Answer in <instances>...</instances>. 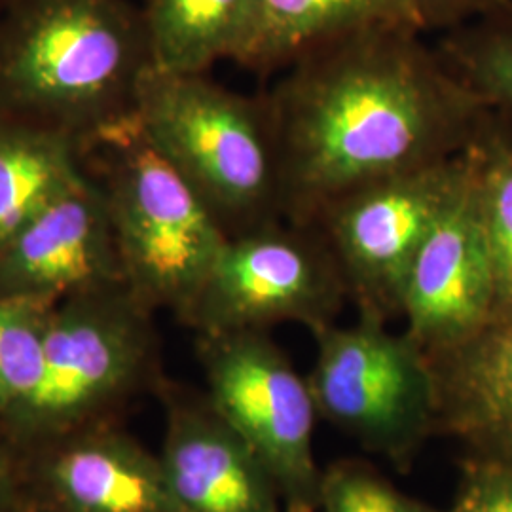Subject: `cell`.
<instances>
[{"instance_id": "1", "label": "cell", "mask_w": 512, "mask_h": 512, "mask_svg": "<svg viewBox=\"0 0 512 512\" xmlns=\"http://www.w3.org/2000/svg\"><path fill=\"white\" fill-rule=\"evenodd\" d=\"M412 27H378L300 55L264 97L281 217L315 226L363 186L458 156L490 107Z\"/></svg>"}, {"instance_id": "2", "label": "cell", "mask_w": 512, "mask_h": 512, "mask_svg": "<svg viewBox=\"0 0 512 512\" xmlns=\"http://www.w3.org/2000/svg\"><path fill=\"white\" fill-rule=\"evenodd\" d=\"M150 69L141 8L128 0H6L0 112L80 147L133 114Z\"/></svg>"}, {"instance_id": "3", "label": "cell", "mask_w": 512, "mask_h": 512, "mask_svg": "<svg viewBox=\"0 0 512 512\" xmlns=\"http://www.w3.org/2000/svg\"><path fill=\"white\" fill-rule=\"evenodd\" d=\"M148 143L200 196L228 238L281 217L274 133L264 97H247L205 74L148 69L135 95Z\"/></svg>"}, {"instance_id": "4", "label": "cell", "mask_w": 512, "mask_h": 512, "mask_svg": "<svg viewBox=\"0 0 512 512\" xmlns=\"http://www.w3.org/2000/svg\"><path fill=\"white\" fill-rule=\"evenodd\" d=\"M105 192L124 283L148 310L179 319L200 293L228 234L165 162L131 114L82 145Z\"/></svg>"}, {"instance_id": "5", "label": "cell", "mask_w": 512, "mask_h": 512, "mask_svg": "<svg viewBox=\"0 0 512 512\" xmlns=\"http://www.w3.org/2000/svg\"><path fill=\"white\" fill-rule=\"evenodd\" d=\"M164 382L154 311L126 283L71 294L52 310L42 382L0 429L21 452L116 420L133 397Z\"/></svg>"}, {"instance_id": "6", "label": "cell", "mask_w": 512, "mask_h": 512, "mask_svg": "<svg viewBox=\"0 0 512 512\" xmlns=\"http://www.w3.org/2000/svg\"><path fill=\"white\" fill-rule=\"evenodd\" d=\"M308 382L317 416L365 450L408 469L437 437V385L427 353L387 323L359 315L353 325L311 332Z\"/></svg>"}, {"instance_id": "7", "label": "cell", "mask_w": 512, "mask_h": 512, "mask_svg": "<svg viewBox=\"0 0 512 512\" xmlns=\"http://www.w3.org/2000/svg\"><path fill=\"white\" fill-rule=\"evenodd\" d=\"M196 346L209 403L274 476L285 512H317L323 469L308 376L266 330L198 334Z\"/></svg>"}, {"instance_id": "8", "label": "cell", "mask_w": 512, "mask_h": 512, "mask_svg": "<svg viewBox=\"0 0 512 512\" xmlns=\"http://www.w3.org/2000/svg\"><path fill=\"white\" fill-rule=\"evenodd\" d=\"M348 285L315 226L281 222L226 239L200 293L179 321L196 334L336 323Z\"/></svg>"}, {"instance_id": "9", "label": "cell", "mask_w": 512, "mask_h": 512, "mask_svg": "<svg viewBox=\"0 0 512 512\" xmlns=\"http://www.w3.org/2000/svg\"><path fill=\"white\" fill-rule=\"evenodd\" d=\"M467 150L363 184L330 203L315 222L359 315L384 323L401 319L406 277L458 186Z\"/></svg>"}, {"instance_id": "10", "label": "cell", "mask_w": 512, "mask_h": 512, "mask_svg": "<svg viewBox=\"0 0 512 512\" xmlns=\"http://www.w3.org/2000/svg\"><path fill=\"white\" fill-rule=\"evenodd\" d=\"M494 315V268L471 145L458 186L412 262L401 319L404 332L433 355L467 342Z\"/></svg>"}, {"instance_id": "11", "label": "cell", "mask_w": 512, "mask_h": 512, "mask_svg": "<svg viewBox=\"0 0 512 512\" xmlns=\"http://www.w3.org/2000/svg\"><path fill=\"white\" fill-rule=\"evenodd\" d=\"M23 484L52 512H181L158 454L101 421L19 452Z\"/></svg>"}, {"instance_id": "12", "label": "cell", "mask_w": 512, "mask_h": 512, "mask_svg": "<svg viewBox=\"0 0 512 512\" xmlns=\"http://www.w3.org/2000/svg\"><path fill=\"white\" fill-rule=\"evenodd\" d=\"M124 283L103 188L88 173L0 245V298L59 302Z\"/></svg>"}, {"instance_id": "13", "label": "cell", "mask_w": 512, "mask_h": 512, "mask_svg": "<svg viewBox=\"0 0 512 512\" xmlns=\"http://www.w3.org/2000/svg\"><path fill=\"white\" fill-rule=\"evenodd\" d=\"M156 393L165 410L158 456L181 512H285L274 476L205 393L167 380Z\"/></svg>"}, {"instance_id": "14", "label": "cell", "mask_w": 512, "mask_h": 512, "mask_svg": "<svg viewBox=\"0 0 512 512\" xmlns=\"http://www.w3.org/2000/svg\"><path fill=\"white\" fill-rule=\"evenodd\" d=\"M427 357L437 385V435L456 440L465 456L512 467V315Z\"/></svg>"}, {"instance_id": "15", "label": "cell", "mask_w": 512, "mask_h": 512, "mask_svg": "<svg viewBox=\"0 0 512 512\" xmlns=\"http://www.w3.org/2000/svg\"><path fill=\"white\" fill-rule=\"evenodd\" d=\"M378 27L416 29L403 0H256L239 65L270 73L319 46Z\"/></svg>"}, {"instance_id": "16", "label": "cell", "mask_w": 512, "mask_h": 512, "mask_svg": "<svg viewBox=\"0 0 512 512\" xmlns=\"http://www.w3.org/2000/svg\"><path fill=\"white\" fill-rule=\"evenodd\" d=\"M256 0H147L141 8L150 67L205 74L215 63H239L255 23Z\"/></svg>"}, {"instance_id": "17", "label": "cell", "mask_w": 512, "mask_h": 512, "mask_svg": "<svg viewBox=\"0 0 512 512\" xmlns=\"http://www.w3.org/2000/svg\"><path fill=\"white\" fill-rule=\"evenodd\" d=\"M84 177L74 137L0 112V245Z\"/></svg>"}, {"instance_id": "18", "label": "cell", "mask_w": 512, "mask_h": 512, "mask_svg": "<svg viewBox=\"0 0 512 512\" xmlns=\"http://www.w3.org/2000/svg\"><path fill=\"white\" fill-rule=\"evenodd\" d=\"M495 279V317L512 315V118L490 110L473 143Z\"/></svg>"}, {"instance_id": "19", "label": "cell", "mask_w": 512, "mask_h": 512, "mask_svg": "<svg viewBox=\"0 0 512 512\" xmlns=\"http://www.w3.org/2000/svg\"><path fill=\"white\" fill-rule=\"evenodd\" d=\"M439 52L490 109L512 118V0L448 31Z\"/></svg>"}, {"instance_id": "20", "label": "cell", "mask_w": 512, "mask_h": 512, "mask_svg": "<svg viewBox=\"0 0 512 512\" xmlns=\"http://www.w3.org/2000/svg\"><path fill=\"white\" fill-rule=\"evenodd\" d=\"M55 302L0 298V420L27 403L44 374Z\"/></svg>"}, {"instance_id": "21", "label": "cell", "mask_w": 512, "mask_h": 512, "mask_svg": "<svg viewBox=\"0 0 512 512\" xmlns=\"http://www.w3.org/2000/svg\"><path fill=\"white\" fill-rule=\"evenodd\" d=\"M317 512H448L395 488L376 469L342 459L323 469Z\"/></svg>"}, {"instance_id": "22", "label": "cell", "mask_w": 512, "mask_h": 512, "mask_svg": "<svg viewBox=\"0 0 512 512\" xmlns=\"http://www.w3.org/2000/svg\"><path fill=\"white\" fill-rule=\"evenodd\" d=\"M448 512H512L511 465L463 456Z\"/></svg>"}, {"instance_id": "23", "label": "cell", "mask_w": 512, "mask_h": 512, "mask_svg": "<svg viewBox=\"0 0 512 512\" xmlns=\"http://www.w3.org/2000/svg\"><path fill=\"white\" fill-rule=\"evenodd\" d=\"M420 33L452 31L482 18L511 0H403Z\"/></svg>"}, {"instance_id": "24", "label": "cell", "mask_w": 512, "mask_h": 512, "mask_svg": "<svg viewBox=\"0 0 512 512\" xmlns=\"http://www.w3.org/2000/svg\"><path fill=\"white\" fill-rule=\"evenodd\" d=\"M23 486L18 448L0 429V503Z\"/></svg>"}, {"instance_id": "25", "label": "cell", "mask_w": 512, "mask_h": 512, "mask_svg": "<svg viewBox=\"0 0 512 512\" xmlns=\"http://www.w3.org/2000/svg\"><path fill=\"white\" fill-rule=\"evenodd\" d=\"M0 512H52L25 484L0 503Z\"/></svg>"}, {"instance_id": "26", "label": "cell", "mask_w": 512, "mask_h": 512, "mask_svg": "<svg viewBox=\"0 0 512 512\" xmlns=\"http://www.w3.org/2000/svg\"><path fill=\"white\" fill-rule=\"evenodd\" d=\"M4 4H6V0H0V8H2V6H4Z\"/></svg>"}]
</instances>
